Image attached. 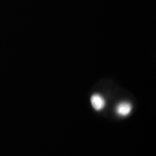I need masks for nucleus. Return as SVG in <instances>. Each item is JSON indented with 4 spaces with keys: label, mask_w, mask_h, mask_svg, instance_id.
Wrapping results in <instances>:
<instances>
[{
    "label": "nucleus",
    "mask_w": 156,
    "mask_h": 156,
    "mask_svg": "<svg viewBox=\"0 0 156 156\" xmlns=\"http://www.w3.org/2000/svg\"><path fill=\"white\" fill-rule=\"evenodd\" d=\"M91 103L95 110L100 111L105 106L104 98L98 94H94L91 97Z\"/></svg>",
    "instance_id": "nucleus-1"
},
{
    "label": "nucleus",
    "mask_w": 156,
    "mask_h": 156,
    "mask_svg": "<svg viewBox=\"0 0 156 156\" xmlns=\"http://www.w3.org/2000/svg\"><path fill=\"white\" fill-rule=\"evenodd\" d=\"M132 111V105L127 102H122L116 107V112L120 116H126Z\"/></svg>",
    "instance_id": "nucleus-2"
}]
</instances>
